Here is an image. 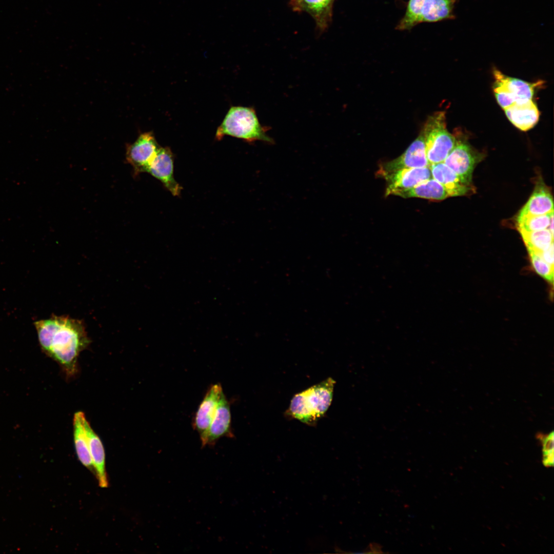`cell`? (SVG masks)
Here are the masks:
<instances>
[{
    "mask_svg": "<svg viewBox=\"0 0 554 554\" xmlns=\"http://www.w3.org/2000/svg\"><path fill=\"white\" fill-rule=\"evenodd\" d=\"M553 212V199L549 190L540 181L518 217L549 214Z\"/></svg>",
    "mask_w": 554,
    "mask_h": 554,
    "instance_id": "2e32d148",
    "label": "cell"
},
{
    "mask_svg": "<svg viewBox=\"0 0 554 554\" xmlns=\"http://www.w3.org/2000/svg\"><path fill=\"white\" fill-rule=\"evenodd\" d=\"M381 176L387 182L386 196L395 195L398 192L408 190L432 178L429 166L400 169Z\"/></svg>",
    "mask_w": 554,
    "mask_h": 554,
    "instance_id": "9c48e42d",
    "label": "cell"
},
{
    "mask_svg": "<svg viewBox=\"0 0 554 554\" xmlns=\"http://www.w3.org/2000/svg\"><path fill=\"white\" fill-rule=\"evenodd\" d=\"M160 180L172 195L178 196L182 188L173 175V155L168 147H160L147 172Z\"/></svg>",
    "mask_w": 554,
    "mask_h": 554,
    "instance_id": "30bf717a",
    "label": "cell"
},
{
    "mask_svg": "<svg viewBox=\"0 0 554 554\" xmlns=\"http://www.w3.org/2000/svg\"><path fill=\"white\" fill-rule=\"evenodd\" d=\"M531 264L536 272L551 284L553 281V266L546 262L538 253L528 250Z\"/></svg>",
    "mask_w": 554,
    "mask_h": 554,
    "instance_id": "603a6c76",
    "label": "cell"
},
{
    "mask_svg": "<svg viewBox=\"0 0 554 554\" xmlns=\"http://www.w3.org/2000/svg\"><path fill=\"white\" fill-rule=\"evenodd\" d=\"M539 254L549 264L553 266V243L548 248Z\"/></svg>",
    "mask_w": 554,
    "mask_h": 554,
    "instance_id": "484cf974",
    "label": "cell"
},
{
    "mask_svg": "<svg viewBox=\"0 0 554 554\" xmlns=\"http://www.w3.org/2000/svg\"><path fill=\"white\" fill-rule=\"evenodd\" d=\"M222 437L233 438L230 404L223 393L219 402L214 416L206 432L200 437L202 447L214 446Z\"/></svg>",
    "mask_w": 554,
    "mask_h": 554,
    "instance_id": "ba28073f",
    "label": "cell"
},
{
    "mask_svg": "<svg viewBox=\"0 0 554 554\" xmlns=\"http://www.w3.org/2000/svg\"><path fill=\"white\" fill-rule=\"evenodd\" d=\"M429 167L432 177L444 186L449 196L465 195L473 190L471 184L463 182L444 162L430 165Z\"/></svg>",
    "mask_w": 554,
    "mask_h": 554,
    "instance_id": "5bb4252c",
    "label": "cell"
},
{
    "mask_svg": "<svg viewBox=\"0 0 554 554\" xmlns=\"http://www.w3.org/2000/svg\"><path fill=\"white\" fill-rule=\"evenodd\" d=\"M429 166L443 163L456 144V137L447 130L445 112L437 111L429 115L422 130Z\"/></svg>",
    "mask_w": 554,
    "mask_h": 554,
    "instance_id": "277c9868",
    "label": "cell"
},
{
    "mask_svg": "<svg viewBox=\"0 0 554 554\" xmlns=\"http://www.w3.org/2000/svg\"><path fill=\"white\" fill-rule=\"evenodd\" d=\"M35 325L42 348L59 364L67 378L75 377L79 355L90 343L83 322L67 316H54Z\"/></svg>",
    "mask_w": 554,
    "mask_h": 554,
    "instance_id": "6da1fadb",
    "label": "cell"
},
{
    "mask_svg": "<svg viewBox=\"0 0 554 554\" xmlns=\"http://www.w3.org/2000/svg\"><path fill=\"white\" fill-rule=\"evenodd\" d=\"M457 0H426L421 12L420 23L436 22L454 17L453 10Z\"/></svg>",
    "mask_w": 554,
    "mask_h": 554,
    "instance_id": "d6986e66",
    "label": "cell"
},
{
    "mask_svg": "<svg viewBox=\"0 0 554 554\" xmlns=\"http://www.w3.org/2000/svg\"><path fill=\"white\" fill-rule=\"evenodd\" d=\"M224 393L222 386L216 383L210 386L194 416L193 427L200 435L207 431L214 416L219 402Z\"/></svg>",
    "mask_w": 554,
    "mask_h": 554,
    "instance_id": "7c38bea8",
    "label": "cell"
},
{
    "mask_svg": "<svg viewBox=\"0 0 554 554\" xmlns=\"http://www.w3.org/2000/svg\"><path fill=\"white\" fill-rule=\"evenodd\" d=\"M426 0H409L405 14L400 22L398 29H409L420 23L423 7Z\"/></svg>",
    "mask_w": 554,
    "mask_h": 554,
    "instance_id": "44dd1931",
    "label": "cell"
},
{
    "mask_svg": "<svg viewBox=\"0 0 554 554\" xmlns=\"http://www.w3.org/2000/svg\"><path fill=\"white\" fill-rule=\"evenodd\" d=\"M394 195L404 198L419 197L439 201L449 197L444 186L433 178L425 181L408 190L398 192Z\"/></svg>",
    "mask_w": 554,
    "mask_h": 554,
    "instance_id": "ac0fdd59",
    "label": "cell"
},
{
    "mask_svg": "<svg viewBox=\"0 0 554 554\" xmlns=\"http://www.w3.org/2000/svg\"><path fill=\"white\" fill-rule=\"evenodd\" d=\"M83 424L87 436L94 471L99 486L107 488L109 483L105 466V453L103 444L98 435L92 429L85 415Z\"/></svg>",
    "mask_w": 554,
    "mask_h": 554,
    "instance_id": "4fadbf2b",
    "label": "cell"
},
{
    "mask_svg": "<svg viewBox=\"0 0 554 554\" xmlns=\"http://www.w3.org/2000/svg\"><path fill=\"white\" fill-rule=\"evenodd\" d=\"M429 166L426 154L425 141L421 131L405 151L397 158L382 164L378 174L380 176L406 168Z\"/></svg>",
    "mask_w": 554,
    "mask_h": 554,
    "instance_id": "8992f818",
    "label": "cell"
},
{
    "mask_svg": "<svg viewBox=\"0 0 554 554\" xmlns=\"http://www.w3.org/2000/svg\"><path fill=\"white\" fill-rule=\"evenodd\" d=\"M542 443V463L546 467L553 466V432L546 436H540Z\"/></svg>",
    "mask_w": 554,
    "mask_h": 554,
    "instance_id": "cb8c5ba5",
    "label": "cell"
},
{
    "mask_svg": "<svg viewBox=\"0 0 554 554\" xmlns=\"http://www.w3.org/2000/svg\"><path fill=\"white\" fill-rule=\"evenodd\" d=\"M455 137L456 144L444 163L463 182L471 184L473 169L482 155L465 141Z\"/></svg>",
    "mask_w": 554,
    "mask_h": 554,
    "instance_id": "5b68a950",
    "label": "cell"
},
{
    "mask_svg": "<svg viewBox=\"0 0 554 554\" xmlns=\"http://www.w3.org/2000/svg\"><path fill=\"white\" fill-rule=\"evenodd\" d=\"M160 148L151 132L141 134L133 143L128 145L126 159L135 174L147 172Z\"/></svg>",
    "mask_w": 554,
    "mask_h": 554,
    "instance_id": "52a82bcc",
    "label": "cell"
},
{
    "mask_svg": "<svg viewBox=\"0 0 554 554\" xmlns=\"http://www.w3.org/2000/svg\"><path fill=\"white\" fill-rule=\"evenodd\" d=\"M510 122L522 131H527L537 123L540 113L537 105L532 101L515 103L504 109Z\"/></svg>",
    "mask_w": 554,
    "mask_h": 554,
    "instance_id": "9a60e30c",
    "label": "cell"
},
{
    "mask_svg": "<svg viewBox=\"0 0 554 554\" xmlns=\"http://www.w3.org/2000/svg\"><path fill=\"white\" fill-rule=\"evenodd\" d=\"M528 250L539 253L553 243V235L548 229L525 231L519 230Z\"/></svg>",
    "mask_w": 554,
    "mask_h": 554,
    "instance_id": "ffe728a7",
    "label": "cell"
},
{
    "mask_svg": "<svg viewBox=\"0 0 554 554\" xmlns=\"http://www.w3.org/2000/svg\"><path fill=\"white\" fill-rule=\"evenodd\" d=\"M551 213L544 215L517 217L519 230L532 231L548 228Z\"/></svg>",
    "mask_w": 554,
    "mask_h": 554,
    "instance_id": "7402d4cb",
    "label": "cell"
},
{
    "mask_svg": "<svg viewBox=\"0 0 554 554\" xmlns=\"http://www.w3.org/2000/svg\"><path fill=\"white\" fill-rule=\"evenodd\" d=\"M85 413L81 411L74 414L73 440L76 453L81 463L92 472L94 468L90 453L88 440L83 424Z\"/></svg>",
    "mask_w": 554,
    "mask_h": 554,
    "instance_id": "e0dca14e",
    "label": "cell"
},
{
    "mask_svg": "<svg viewBox=\"0 0 554 554\" xmlns=\"http://www.w3.org/2000/svg\"><path fill=\"white\" fill-rule=\"evenodd\" d=\"M304 8L314 12H320L328 6L331 0H297Z\"/></svg>",
    "mask_w": 554,
    "mask_h": 554,
    "instance_id": "d4e9b609",
    "label": "cell"
},
{
    "mask_svg": "<svg viewBox=\"0 0 554 554\" xmlns=\"http://www.w3.org/2000/svg\"><path fill=\"white\" fill-rule=\"evenodd\" d=\"M551 233L553 235V212L550 214L549 224L548 227Z\"/></svg>",
    "mask_w": 554,
    "mask_h": 554,
    "instance_id": "4316f807",
    "label": "cell"
},
{
    "mask_svg": "<svg viewBox=\"0 0 554 554\" xmlns=\"http://www.w3.org/2000/svg\"><path fill=\"white\" fill-rule=\"evenodd\" d=\"M269 129L261 125L253 108L233 106L217 128L215 138L220 140L225 135H230L249 143L261 141L272 143L273 139L267 134Z\"/></svg>",
    "mask_w": 554,
    "mask_h": 554,
    "instance_id": "3957f363",
    "label": "cell"
},
{
    "mask_svg": "<svg viewBox=\"0 0 554 554\" xmlns=\"http://www.w3.org/2000/svg\"><path fill=\"white\" fill-rule=\"evenodd\" d=\"M335 383L328 378L295 394L286 411L287 416L308 425H315L331 404Z\"/></svg>",
    "mask_w": 554,
    "mask_h": 554,
    "instance_id": "7a4b0ae2",
    "label": "cell"
},
{
    "mask_svg": "<svg viewBox=\"0 0 554 554\" xmlns=\"http://www.w3.org/2000/svg\"><path fill=\"white\" fill-rule=\"evenodd\" d=\"M493 75L495 79L493 91L506 94L515 103L532 100L535 89L540 83L539 82L530 83L509 77L498 70L493 71Z\"/></svg>",
    "mask_w": 554,
    "mask_h": 554,
    "instance_id": "8fae6325",
    "label": "cell"
}]
</instances>
